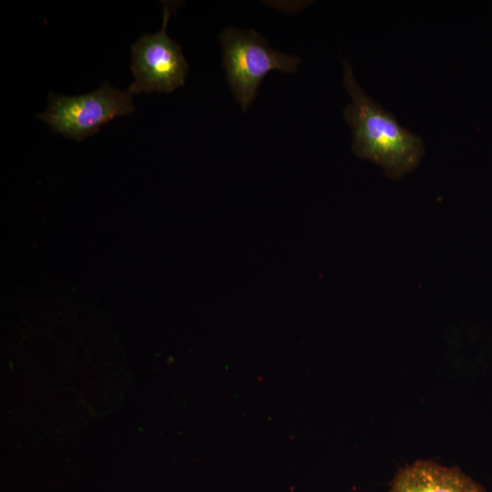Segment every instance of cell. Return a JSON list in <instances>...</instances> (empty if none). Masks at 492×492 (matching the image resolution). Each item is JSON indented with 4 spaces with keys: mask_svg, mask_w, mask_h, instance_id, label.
<instances>
[{
    "mask_svg": "<svg viewBox=\"0 0 492 492\" xmlns=\"http://www.w3.org/2000/svg\"><path fill=\"white\" fill-rule=\"evenodd\" d=\"M343 85L351 97L343 116L353 132L352 149L380 165L393 179H399L419 164L425 154L422 138L403 128L359 86L349 62H343Z\"/></svg>",
    "mask_w": 492,
    "mask_h": 492,
    "instance_id": "6da1fadb",
    "label": "cell"
},
{
    "mask_svg": "<svg viewBox=\"0 0 492 492\" xmlns=\"http://www.w3.org/2000/svg\"><path fill=\"white\" fill-rule=\"evenodd\" d=\"M222 65L235 99L245 111L256 97L264 77L271 70L293 73L301 58L272 48L254 30L227 27L220 34Z\"/></svg>",
    "mask_w": 492,
    "mask_h": 492,
    "instance_id": "7a4b0ae2",
    "label": "cell"
},
{
    "mask_svg": "<svg viewBox=\"0 0 492 492\" xmlns=\"http://www.w3.org/2000/svg\"><path fill=\"white\" fill-rule=\"evenodd\" d=\"M135 110L128 89L119 90L104 82L97 89L76 97L49 92L46 110L36 118L54 132L81 141L111 119Z\"/></svg>",
    "mask_w": 492,
    "mask_h": 492,
    "instance_id": "3957f363",
    "label": "cell"
},
{
    "mask_svg": "<svg viewBox=\"0 0 492 492\" xmlns=\"http://www.w3.org/2000/svg\"><path fill=\"white\" fill-rule=\"evenodd\" d=\"M163 3V24L155 34L141 36L131 46L130 68L135 81L128 90L132 94L141 92L169 93L182 86L188 72V63L180 46L167 35L169 15L177 3Z\"/></svg>",
    "mask_w": 492,
    "mask_h": 492,
    "instance_id": "277c9868",
    "label": "cell"
},
{
    "mask_svg": "<svg viewBox=\"0 0 492 492\" xmlns=\"http://www.w3.org/2000/svg\"><path fill=\"white\" fill-rule=\"evenodd\" d=\"M389 492H486L484 487L460 468L430 460H417L394 477Z\"/></svg>",
    "mask_w": 492,
    "mask_h": 492,
    "instance_id": "5b68a950",
    "label": "cell"
}]
</instances>
